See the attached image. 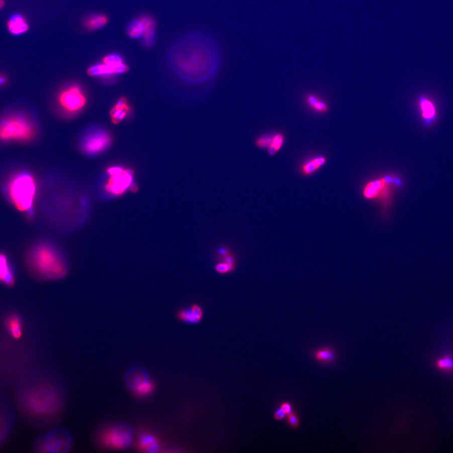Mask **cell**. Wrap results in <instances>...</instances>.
<instances>
[{
	"mask_svg": "<svg viewBox=\"0 0 453 453\" xmlns=\"http://www.w3.org/2000/svg\"><path fill=\"white\" fill-rule=\"evenodd\" d=\"M143 22L144 31L143 35V44L147 47L153 46L156 39V24L155 21L149 16L141 17Z\"/></svg>",
	"mask_w": 453,
	"mask_h": 453,
	"instance_id": "18",
	"label": "cell"
},
{
	"mask_svg": "<svg viewBox=\"0 0 453 453\" xmlns=\"http://www.w3.org/2000/svg\"><path fill=\"white\" fill-rule=\"evenodd\" d=\"M128 70V66L123 61L96 64L88 69V73L91 76H109L125 73Z\"/></svg>",
	"mask_w": 453,
	"mask_h": 453,
	"instance_id": "13",
	"label": "cell"
},
{
	"mask_svg": "<svg viewBox=\"0 0 453 453\" xmlns=\"http://www.w3.org/2000/svg\"><path fill=\"white\" fill-rule=\"evenodd\" d=\"M419 104L424 125L427 127L431 126L437 118L434 103L427 97L422 95L419 99Z\"/></svg>",
	"mask_w": 453,
	"mask_h": 453,
	"instance_id": "15",
	"label": "cell"
},
{
	"mask_svg": "<svg viewBox=\"0 0 453 453\" xmlns=\"http://www.w3.org/2000/svg\"><path fill=\"white\" fill-rule=\"evenodd\" d=\"M288 424L293 429H297L300 426V419L298 415L295 412L291 413L290 414L287 415L286 417Z\"/></svg>",
	"mask_w": 453,
	"mask_h": 453,
	"instance_id": "30",
	"label": "cell"
},
{
	"mask_svg": "<svg viewBox=\"0 0 453 453\" xmlns=\"http://www.w3.org/2000/svg\"><path fill=\"white\" fill-rule=\"evenodd\" d=\"M400 182L398 179L395 180L391 176L377 179L365 185L363 195L367 200L380 201L381 203L387 204L392 196L393 184Z\"/></svg>",
	"mask_w": 453,
	"mask_h": 453,
	"instance_id": "8",
	"label": "cell"
},
{
	"mask_svg": "<svg viewBox=\"0 0 453 453\" xmlns=\"http://www.w3.org/2000/svg\"><path fill=\"white\" fill-rule=\"evenodd\" d=\"M8 81V78L4 74L0 73V86L6 85Z\"/></svg>",
	"mask_w": 453,
	"mask_h": 453,
	"instance_id": "34",
	"label": "cell"
},
{
	"mask_svg": "<svg viewBox=\"0 0 453 453\" xmlns=\"http://www.w3.org/2000/svg\"><path fill=\"white\" fill-rule=\"evenodd\" d=\"M109 178L106 190L111 195H121L131 186L133 173L120 167H112L108 169Z\"/></svg>",
	"mask_w": 453,
	"mask_h": 453,
	"instance_id": "10",
	"label": "cell"
},
{
	"mask_svg": "<svg viewBox=\"0 0 453 453\" xmlns=\"http://www.w3.org/2000/svg\"><path fill=\"white\" fill-rule=\"evenodd\" d=\"M307 101L310 106L312 107L315 111L323 113L328 111V108L327 104L323 103V101L320 100L319 99L314 95L308 96L307 98Z\"/></svg>",
	"mask_w": 453,
	"mask_h": 453,
	"instance_id": "28",
	"label": "cell"
},
{
	"mask_svg": "<svg viewBox=\"0 0 453 453\" xmlns=\"http://www.w3.org/2000/svg\"><path fill=\"white\" fill-rule=\"evenodd\" d=\"M437 365L440 369H451L453 368V360L449 357H444L438 361Z\"/></svg>",
	"mask_w": 453,
	"mask_h": 453,
	"instance_id": "31",
	"label": "cell"
},
{
	"mask_svg": "<svg viewBox=\"0 0 453 453\" xmlns=\"http://www.w3.org/2000/svg\"><path fill=\"white\" fill-rule=\"evenodd\" d=\"M285 138L284 134L278 132V133H273L272 141L270 147L267 149L268 154L270 156H275L279 151L282 149L284 145Z\"/></svg>",
	"mask_w": 453,
	"mask_h": 453,
	"instance_id": "23",
	"label": "cell"
},
{
	"mask_svg": "<svg viewBox=\"0 0 453 453\" xmlns=\"http://www.w3.org/2000/svg\"><path fill=\"white\" fill-rule=\"evenodd\" d=\"M73 438L68 430L57 429L42 437L38 444L41 452L64 453L70 451Z\"/></svg>",
	"mask_w": 453,
	"mask_h": 453,
	"instance_id": "7",
	"label": "cell"
},
{
	"mask_svg": "<svg viewBox=\"0 0 453 453\" xmlns=\"http://www.w3.org/2000/svg\"><path fill=\"white\" fill-rule=\"evenodd\" d=\"M325 163L326 158H323V157H318V158L313 159L312 160L308 162V163L303 164L302 169H301V171H302L303 175L305 176L312 175V173L317 171Z\"/></svg>",
	"mask_w": 453,
	"mask_h": 453,
	"instance_id": "25",
	"label": "cell"
},
{
	"mask_svg": "<svg viewBox=\"0 0 453 453\" xmlns=\"http://www.w3.org/2000/svg\"><path fill=\"white\" fill-rule=\"evenodd\" d=\"M58 395L50 390H37L30 393L27 405L30 411L39 416H46L54 412L58 407Z\"/></svg>",
	"mask_w": 453,
	"mask_h": 453,
	"instance_id": "6",
	"label": "cell"
},
{
	"mask_svg": "<svg viewBox=\"0 0 453 453\" xmlns=\"http://www.w3.org/2000/svg\"><path fill=\"white\" fill-rule=\"evenodd\" d=\"M313 358L322 364H331L335 362L336 355L334 350L330 347H323L313 352Z\"/></svg>",
	"mask_w": 453,
	"mask_h": 453,
	"instance_id": "21",
	"label": "cell"
},
{
	"mask_svg": "<svg viewBox=\"0 0 453 453\" xmlns=\"http://www.w3.org/2000/svg\"><path fill=\"white\" fill-rule=\"evenodd\" d=\"M9 31L14 36H20L28 31L29 25L26 17L21 14H14L7 22Z\"/></svg>",
	"mask_w": 453,
	"mask_h": 453,
	"instance_id": "17",
	"label": "cell"
},
{
	"mask_svg": "<svg viewBox=\"0 0 453 453\" xmlns=\"http://www.w3.org/2000/svg\"><path fill=\"white\" fill-rule=\"evenodd\" d=\"M108 22V19L103 15H94L89 16L84 22V26L87 29L94 31L101 28Z\"/></svg>",
	"mask_w": 453,
	"mask_h": 453,
	"instance_id": "24",
	"label": "cell"
},
{
	"mask_svg": "<svg viewBox=\"0 0 453 453\" xmlns=\"http://www.w3.org/2000/svg\"><path fill=\"white\" fill-rule=\"evenodd\" d=\"M59 101L66 111L75 112L85 105L86 99L79 86H72L62 92Z\"/></svg>",
	"mask_w": 453,
	"mask_h": 453,
	"instance_id": "11",
	"label": "cell"
},
{
	"mask_svg": "<svg viewBox=\"0 0 453 453\" xmlns=\"http://www.w3.org/2000/svg\"><path fill=\"white\" fill-rule=\"evenodd\" d=\"M0 282L9 286L13 285L15 283L13 268L8 258L2 253H0Z\"/></svg>",
	"mask_w": 453,
	"mask_h": 453,
	"instance_id": "19",
	"label": "cell"
},
{
	"mask_svg": "<svg viewBox=\"0 0 453 453\" xmlns=\"http://www.w3.org/2000/svg\"><path fill=\"white\" fill-rule=\"evenodd\" d=\"M237 265H233V264L223 262V261H218L215 265V271L216 273L219 275H228V274L232 273L235 271L237 268Z\"/></svg>",
	"mask_w": 453,
	"mask_h": 453,
	"instance_id": "29",
	"label": "cell"
},
{
	"mask_svg": "<svg viewBox=\"0 0 453 453\" xmlns=\"http://www.w3.org/2000/svg\"><path fill=\"white\" fill-rule=\"evenodd\" d=\"M134 432L130 425L118 423L101 432L99 439L102 445L109 449L124 450L133 444Z\"/></svg>",
	"mask_w": 453,
	"mask_h": 453,
	"instance_id": "5",
	"label": "cell"
},
{
	"mask_svg": "<svg viewBox=\"0 0 453 453\" xmlns=\"http://www.w3.org/2000/svg\"><path fill=\"white\" fill-rule=\"evenodd\" d=\"M204 311L202 307L198 303H194L190 307L182 308L177 311L176 317L181 322L196 324L203 319Z\"/></svg>",
	"mask_w": 453,
	"mask_h": 453,
	"instance_id": "14",
	"label": "cell"
},
{
	"mask_svg": "<svg viewBox=\"0 0 453 453\" xmlns=\"http://www.w3.org/2000/svg\"><path fill=\"white\" fill-rule=\"evenodd\" d=\"M273 134L272 133H265L256 137L254 141L256 148L263 149V150H267L270 146L271 141H272Z\"/></svg>",
	"mask_w": 453,
	"mask_h": 453,
	"instance_id": "27",
	"label": "cell"
},
{
	"mask_svg": "<svg viewBox=\"0 0 453 453\" xmlns=\"http://www.w3.org/2000/svg\"><path fill=\"white\" fill-rule=\"evenodd\" d=\"M280 407L283 410V411L286 413V414H287V415H289L291 414V413L294 412L293 411L292 405L291 404L290 402H283L281 404Z\"/></svg>",
	"mask_w": 453,
	"mask_h": 453,
	"instance_id": "32",
	"label": "cell"
},
{
	"mask_svg": "<svg viewBox=\"0 0 453 453\" xmlns=\"http://www.w3.org/2000/svg\"><path fill=\"white\" fill-rule=\"evenodd\" d=\"M111 143V136L106 131H94L86 137L83 148L86 153L93 154L104 151Z\"/></svg>",
	"mask_w": 453,
	"mask_h": 453,
	"instance_id": "12",
	"label": "cell"
},
{
	"mask_svg": "<svg viewBox=\"0 0 453 453\" xmlns=\"http://www.w3.org/2000/svg\"><path fill=\"white\" fill-rule=\"evenodd\" d=\"M144 31V26L141 17L132 22L128 29V35L132 38H138V37L143 36Z\"/></svg>",
	"mask_w": 453,
	"mask_h": 453,
	"instance_id": "26",
	"label": "cell"
},
{
	"mask_svg": "<svg viewBox=\"0 0 453 453\" xmlns=\"http://www.w3.org/2000/svg\"><path fill=\"white\" fill-rule=\"evenodd\" d=\"M30 261L35 271L44 277L57 278L65 275V265L60 255L47 244L36 246L32 251Z\"/></svg>",
	"mask_w": 453,
	"mask_h": 453,
	"instance_id": "4",
	"label": "cell"
},
{
	"mask_svg": "<svg viewBox=\"0 0 453 453\" xmlns=\"http://www.w3.org/2000/svg\"><path fill=\"white\" fill-rule=\"evenodd\" d=\"M137 447L141 452H158L159 449L158 439L151 433L142 432L139 435Z\"/></svg>",
	"mask_w": 453,
	"mask_h": 453,
	"instance_id": "16",
	"label": "cell"
},
{
	"mask_svg": "<svg viewBox=\"0 0 453 453\" xmlns=\"http://www.w3.org/2000/svg\"><path fill=\"white\" fill-rule=\"evenodd\" d=\"M36 190V180L31 174L26 172L12 176L6 188L7 195L14 205L29 216L33 215Z\"/></svg>",
	"mask_w": 453,
	"mask_h": 453,
	"instance_id": "2",
	"label": "cell"
},
{
	"mask_svg": "<svg viewBox=\"0 0 453 453\" xmlns=\"http://www.w3.org/2000/svg\"><path fill=\"white\" fill-rule=\"evenodd\" d=\"M286 417H287V414L280 407H279L274 414V417L277 420L284 419Z\"/></svg>",
	"mask_w": 453,
	"mask_h": 453,
	"instance_id": "33",
	"label": "cell"
},
{
	"mask_svg": "<svg viewBox=\"0 0 453 453\" xmlns=\"http://www.w3.org/2000/svg\"><path fill=\"white\" fill-rule=\"evenodd\" d=\"M36 131L34 122L21 112L10 114L0 120V141L26 143L35 138Z\"/></svg>",
	"mask_w": 453,
	"mask_h": 453,
	"instance_id": "3",
	"label": "cell"
},
{
	"mask_svg": "<svg viewBox=\"0 0 453 453\" xmlns=\"http://www.w3.org/2000/svg\"><path fill=\"white\" fill-rule=\"evenodd\" d=\"M7 327L12 337L19 338L22 337V324L21 318L16 315H12L7 318Z\"/></svg>",
	"mask_w": 453,
	"mask_h": 453,
	"instance_id": "22",
	"label": "cell"
},
{
	"mask_svg": "<svg viewBox=\"0 0 453 453\" xmlns=\"http://www.w3.org/2000/svg\"><path fill=\"white\" fill-rule=\"evenodd\" d=\"M131 108L128 104L126 99L122 98L118 102L116 105L111 109L110 114L112 121L114 123L118 124L126 118Z\"/></svg>",
	"mask_w": 453,
	"mask_h": 453,
	"instance_id": "20",
	"label": "cell"
},
{
	"mask_svg": "<svg viewBox=\"0 0 453 453\" xmlns=\"http://www.w3.org/2000/svg\"><path fill=\"white\" fill-rule=\"evenodd\" d=\"M125 381L129 389L139 396L149 395L154 388L148 372L141 367L129 369L126 373Z\"/></svg>",
	"mask_w": 453,
	"mask_h": 453,
	"instance_id": "9",
	"label": "cell"
},
{
	"mask_svg": "<svg viewBox=\"0 0 453 453\" xmlns=\"http://www.w3.org/2000/svg\"><path fill=\"white\" fill-rule=\"evenodd\" d=\"M220 52L210 35L195 31L186 34L175 45L171 62L181 78L190 83H202L217 73Z\"/></svg>",
	"mask_w": 453,
	"mask_h": 453,
	"instance_id": "1",
	"label": "cell"
},
{
	"mask_svg": "<svg viewBox=\"0 0 453 453\" xmlns=\"http://www.w3.org/2000/svg\"><path fill=\"white\" fill-rule=\"evenodd\" d=\"M5 6V2L4 0H0V10Z\"/></svg>",
	"mask_w": 453,
	"mask_h": 453,
	"instance_id": "35",
	"label": "cell"
}]
</instances>
